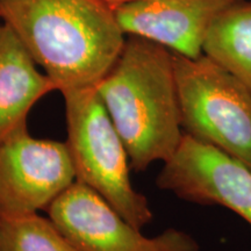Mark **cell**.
Segmentation results:
<instances>
[{"label": "cell", "mask_w": 251, "mask_h": 251, "mask_svg": "<svg viewBox=\"0 0 251 251\" xmlns=\"http://www.w3.org/2000/svg\"><path fill=\"white\" fill-rule=\"evenodd\" d=\"M174 54L181 128L251 170V92L205 55Z\"/></svg>", "instance_id": "4"}, {"label": "cell", "mask_w": 251, "mask_h": 251, "mask_svg": "<svg viewBox=\"0 0 251 251\" xmlns=\"http://www.w3.org/2000/svg\"><path fill=\"white\" fill-rule=\"evenodd\" d=\"M99 1L102 2L103 5H106L111 9H113V11H115V9L120 8L122 6L129 5L131 2L139 1V0H99Z\"/></svg>", "instance_id": "12"}, {"label": "cell", "mask_w": 251, "mask_h": 251, "mask_svg": "<svg viewBox=\"0 0 251 251\" xmlns=\"http://www.w3.org/2000/svg\"><path fill=\"white\" fill-rule=\"evenodd\" d=\"M241 0H139L115 9L126 35L158 43L172 52L197 58L209 27Z\"/></svg>", "instance_id": "8"}, {"label": "cell", "mask_w": 251, "mask_h": 251, "mask_svg": "<svg viewBox=\"0 0 251 251\" xmlns=\"http://www.w3.org/2000/svg\"><path fill=\"white\" fill-rule=\"evenodd\" d=\"M1 19V18H0ZM1 27H2V24H0V30H1Z\"/></svg>", "instance_id": "13"}, {"label": "cell", "mask_w": 251, "mask_h": 251, "mask_svg": "<svg viewBox=\"0 0 251 251\" xmlns=\"http://www.w3.org/2000/svg\"><path fill=\"white\" fill-rule=\"evenodd\" d=\"M0 251H77L50 218L0 213Z\"/></svg>", "instance_id": "11"}, {"label": "cell", "mask_w": 251, "mask_h": 251, "mask_svg": "<svg viewBox=\"0 0 251 251\" xmlns=\"http://www.w3.org/2000/svg\"><path fill=\"white\" fill-rule=\"evenodd\" d=\"M202 54L251 92V0H241L216 18L203 40Z\"/></svg>", "instance_id": "10"}, {"label": "cell", "mask_w": 251, "mask_h": 251, "mask_svg": "<svg viewBox=\"0 0 251 251\" xmlns=\"http://www.w3.org/2000/svg\"><path fill=\"white\" fill-rule=\"evenodd\" d=\"M36 63L12 28L0 30V143L27 124L30 109L56 85Z\"/></svg>", "instance_id": "9"}, {"label": "cell", "mask_w": 251, "mask_h": 251, "mask_svg": "<svg viewBox=\"0 0 251 251\" xmlns=\"http://www.w3.org/2000/svg\"><path fill=\"white\" fill-rule=\"evenodd\" d=\"M75 181L67 143L35 139L27 124L0 143V213L47 211Z\"/></svg>", "instance_id": "6"}, {"label": "cell", "mask_w": 251, "mask_h": 251, "mask_svg": "<svg viewBox=\"0 0 251 251\" xmlns=\"http://www.w3.org/2000/svg\"><path fill=\"white\" fill-rule=\"evenodd\" d=\"M67 147L76 181L101 196L134 227L142 229L153 214L148 199L130 181V161L97 86L65 91Z\"/></svg>", "instance_id": "3"}, {"label": "cell", "mask_w": 251, "mask_h": 251, "mask_svg": "<svg viewBox=\"0 0 251 251\" xmlns=\"http://www.w3.org/2000/svg\"><path fill=\"white\" fill-rule=\"evenodd\" d=\"M135 171L174 156L184 136L174 54L127 35L111 70L97 85Z\"/></svg>", "instance_id": "2"}, {"label": "cell", "mask_w": 251, "mask_h": 251, "mask_svg": "<svg viewBox=\"0 0 251 251\" xmlns=\"http://www.w3.org/2000/svg\"><path fill=\"white\" fill-rule=\"evenodd\" d=\"M77 251H199L196 238L169 228L147 237L126 221L101 196L75 181L47 208Z\"/></svg>", "instance_id": "5"}, {"label": "cell", "mask_w": 251, "mask_h": 251, "mask_svg": "<svg viewBox=\"0 0 251 251\" xmlns=\"http://www.w3.org/2000/svg\"><path fill=\"white\" fill-rule=\"evenodd\" d=\"M0 18L61 93L98 85L127 37L99 0H0Z\"/></svg>", "instance_id": "1"}, {"label": "cell", "mask_w": 251, "mask_h": 251, "mask_svg": "<svg viewBox=\"0 0 251 251\" xmlns=\"http://www.w3.org/2000/svg\"><path fill=\"white\" fill-rule=\"evenodd\" d=\"M156 185L199 205H220L251 225V170L215 147L185 134Z\"/></svg>", "instance_id": "7"}]
</instances>
